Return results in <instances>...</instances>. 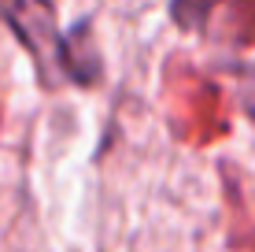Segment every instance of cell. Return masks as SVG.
I'll return each mask as SVG.
<instances>
[{
  "instance_id": "obj_1",
  "label": "cell",
  "mask_w": 255,
  "mask_h": 252,
  "mask_svg": "<svg viewBox=\"0 0 255 252\" xmlns=\"http://www.w3.org/2000/svg\"><path fill=\"white\" fill-rule=\"evenodd\" d=\"M0 22L15 33V41L30 52L33 71L45 89L63 82L96 85L104 74V56L93 41V26L78 22L74 30H59L52 0H0Z\"/></svg>"
},
{
  "instance_id": "obj_2",
  "label": "cell",
  "mask_w": 255,
  "mask_h": 252,
  "mask_svg": "<svg viewBox=\"0 0 255 252\" xmlns=\"http://www.w3.org/2000/svg\"><path fill=\"white\" fill-rule=\"evenodd\" d=\"M244 104H248V115L255 119V97H248V100H244Z\"/></svg>"
}]
</instances>
